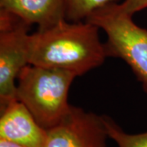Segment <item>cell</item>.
I'll use <instances>...</instances> for the list:
<instances>
[{
    "label": "cell",
    "instance_id": "cell-10",
    "mask_svg": "<svg viewBox=\"0 0 147 147\" xmlns=\"http://www.w3.org/2000/svg\"><path fill=\"white\" fill-rule=\"evenodd\" d=\"M117 7L121 11L133 16L138 11L147 8V0H123L117 4Z\"/></svg>",
    "mask_w": 147,
    "mask_h": 147
},
{
    "label": "cell",
    "instance_id": "cell-8",
    "mask_svg": "<svg viewBox=\"0 0 147 147\" xmlns=\"http://www.w3.org/2000/svg\"><path fill=\"white\" fill-rule=\"evenodd\" d=\"M121 0H65V19L70 22L86 21L96 11L121 3Z\"/></svg>",
    "mask_w": 147,
    "mask_h": 147
},
{
    "label": "cell",
    "instance_id": "cell-11",
    "mask_svg": "<svg viewBox=\"0 0 147 147\" xmlns=\"http://www.w3.org/2000/svg\"><path fill=\"white\" fill-rule=\"evenodd\" d=\"M0 147H27L21 144L0 138Z\"/></svg>",
    "mask_w": 147,
    "mask_h": 147
},
{
    "label": "cell",
    "instance_id": "cell-2",
    "mask_svg": "<svg viewBox=\"0 0 147 147\" xmlns=\"http://www.w3.org/2000/svg\"><path fill=\"white\" fill-rule=\"evenodd\" d=\"M76 77L68 70L29 64L18 75L16 99L26 106L38 123L47 130L69 112V91Z\"/></svg>",
    "mask_w": 147,
    "mask_h": 147
},
{
    "label": "cell",
    "instance_id": "cell-4",
    "mask_svg": "<svg viewBox=\"0 0 147 147\" xmlns=\"http://www.w3.org/2000/svg\"><path fill=\"white\" fill-rule=\"evenodd\" d=\"M31 26L0 10V109L16 100V79L29 65Z\"/></svg>",
    "mask_w": 147,
    "mask_h": 147
},
{
    "label": "cell",
    "instance_id": "cell-7",
    "mask_svg": "<svg viewBox=\"0 0 147 147\" xmlns=\"http://www.w3.org/2000/svg\"><path fill=\"white\" fill-rule=\"evenodd\" d=\"M0 10L17 16L38 30H44L65 19V0H0Z\"/></svg>",
    "mask_w": 147,
    "mask_h": 147
},
{
    "label": "cell",
    "instance_id": "cell-6",
    "mask_svg": "<svg viewBox=\"0 0 147 147\" xmlns=\"http://www.w3.org/2000/svg\"><path fill=\"white\" fill-rule=\"evenodd\" d=\"M0 138L27 147H43L47 130L38 123L21 101H11L0 109Z\"/></svg>",
    "mask_w": 147,
    "mask_h": 147
},
{
    "label": "cell",
    "instance_id": "cell-5",
    "mask_svg": "<svg viewBox=\"0 0 147 147\" xmlns=\"http://www.w3.org/2000/svg\"><path fill=\"white\" fill-rule=\"evenodd\" d=\"M102 115L71 105L66 116L47 130L43 147H107Z\"/></svg>",
    "mask_w": 147,
    "mask_h": 147
},
{
    "label": "cell",
    "instance_id": "cell-3",
    "mask_svg": "<svg viewBox=\"0 0 147 147\" xmlns=\"http://www.w3.org/2000/svg\"><path fill=\"white\" fill-rule=\"evenodd\" d=\"M117 4L96 11L86 21L105 31L107 57L123 60L147 94V30L137 26L133 16L121 11Z\"/></svg>",
    "mask_w": 147,
    "mask_h": 147
},
{
    "label": "cell",
    "instance_id": "cell-9",
    "mask_svg": "<svg viewBox=\"0 0 147 147\" xmlns=\"http://www.w3.org/2000/svg\"><path fill=\"white\" fill-rule=\"evenodd\" d=\"M108 137L118 147H147V131L137 134L127 133L107 115H102Z\"/></svg>",
    "mask_w": 147,
    "mask_h": 147
},
{
    "label": "cell",
    "instance_id": "cell-1",
    "mask_svg": "<svg viewBox=\"0 0 147 147\" xmlns=\"http://www.w3.org/2000/svg\"><path fill=\"white\" fill-rule=\"evenodd\" d=\"M99 27L89 21L64 20L30 35V65L61 69L81 76L105 61V44L99 38Z\"/></svg>",
    "mask_w": 147,
    "mask_h": 147
}]
</instances>
